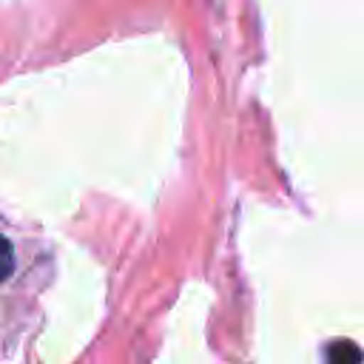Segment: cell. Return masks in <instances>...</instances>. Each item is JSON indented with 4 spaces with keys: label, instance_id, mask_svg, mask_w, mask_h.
<instances>
[{
    "label": "cell",
    "instance_id": "7a4b0ae2",
    "mask_svg": "<svg viewBox=\"0 0 364 364\" xmlns=\"http://www.w3.org/2000/svg\"><path fill=\"white\" fill-rule=\"evenodd\" d=\"M14 273V247L11 242L0 233V282H6Z\"/></svg>",
    "mask_w": 364,
    "mask_h": 364
},
{
    "label": "cell",
    "instance_id": "6da1fadb",
    "mask_svg": "<svg viewBox=\"0 0 364 364\" xmlns=\"http://www.w3.org/2000/svg\"><path fill=\"white\" fill-rule=\"evenodd\" d=\"M330 364H361V350L350 338H338L330 344Z\"/></svg>",
    "mask_w": 364,
    "mask_h": 364
}]
</instances>
